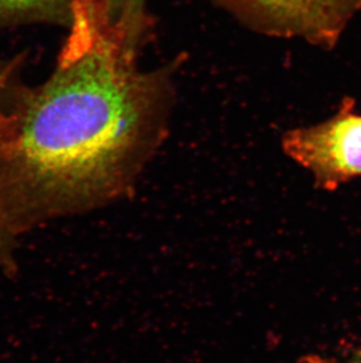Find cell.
Instances as JSON below:
<instances>
[{
    "label": "cell",
    "instance_id": "6da1fadb",
    "mask_svg": "<svg viewBox=\"0 0 361 363\" xmlns=\"http://www.w3.org/2000/svg\"><path fill=\"white\" fill-rule=\"evenodd\" d=\"M71 32L51 78L28 96L5 146V169L48 214L132 196L162 140L167 80L137 64L146 28L105 0H71Z\"/></svg>",
    "mask_w": 361,
    "mask_h": 363
},
{
    "label": "cell",
    "instance_id": "7a4b0ae2",
    "mask_svg": "<svg viewBox=\"0 0 361 363\" xmlns=\"http://www.w3.org/2000/svg\"><path fill=\"white\" fill-rule=\"evenodd\" d=\"M282 147L323 192H336L361 178V114L355 113V100L345 96L326 121L289 130Z\"/></svg>",
    "mask_w": 361,
    "mask_h": 363
},
{
    "label": "cell",
    "instance_id": "3957f363",
    "mask_svg": "<svg viewBox=\"0 0 361 363\" xmlns=\"http://www.w3.org/2000/svg\"><path fill=\"white\" fill-rule=\"evenodd\" d=\"M271 35L300 38L327 51L333 50L361 0H223Z\"/></svg>",
    "mask_w": 361,
    "mask_h": 363
},
{
    "label": "cell",
    "instance_id": "277c9868",
    "mask_svg": "<svg viewBox=\"0 0 361 363\" xmlns=\"http://www.w3.org/2000/svg\"><path fill=\"white\" fill-rule=\"evenodd\" d=\"M105 3L114 19L137 28H147L144 0H105Z\"/></svg>",
    "mask_w": 361,
    "mask_h": 363
},
{
    "label": "cell",
    "instance_id": "5b68a950",
    "mask_svg": "<svg viewBox=\"0 0 361 363\" xmlns=\"http://www.w3.org/2000/svg\"><path fill=\"white\" fill-rule=\"evenodd\" d=\"M62 5H71V0H0V13H38L41 11L53 10Z\"/></svg>",
    "mask_w": 361,
    "mask_h": 363
},
{
    "label": "cell",
    "instance_id": "8992f818",
    "mask_svg": "<svg viewBox=\"0 0 361 363\" xmlns=\"http://www.w3.org/2000/svg\"><path fill=\"white\" fill-rule=\"evenodd\" d=\"M7 77H8V71L0 73V182H3V175L6 177V171H5V145H6L7 137L10 133L11 123H12V117L4 111L3 98L4 87L6 85ZM1 189V187H0ZM3 198L0 196V223L3 220Z\"/></svg>",
    "mask_w": 361,
    "mask_h": 363
},
{
    "label": "cell",
    "instance_id": "52a82bcc",
    "mask_svg": "<svg viewBox=\"0 0 361 363\" xmlns=\"http://www.w3.org/2000/svg\"><path fill=\"white\" fill-rule=\"evenodd\" d=\"M296 363H339V360L336 357H326L323 354H305L300 357Z\"/></svg>",
    "mask_w": 361,
    "mask_h": 363
},
{
    "label": "cell",
    "instance_id": "ba28073f",
    "mask_svg": "<svg viewBox=\"0 0 361 363\" xmlns=\"http://www.w3.org/2000/svg\"><path fill=\"white\" fill-rule=\"evenodd\" d=\"M339 363H361V346L355 348L350 355L343 360H339Z\"/></svg>",
    "mask_w": 361,
    "mask_h": 363
}]
</instances>
